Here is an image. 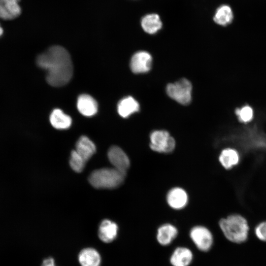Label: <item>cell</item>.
Segmentation results:
<instances>
[{
    "mask_svg": "<svg viewBox=\"0 0 266 266\" xmlns=\"http://www.w3.org/2000/svg\"><path fill=\"white\" fill-rule=\"evenodd\" d=\"M86 162L75 150L71 152L69 165L74 171L81 172L84 168Z\"/></svg>",
    "mask_w": 266,
    "mask_h": 266,
    "instance_id": "cell-23",
    "label": "cell"
},
{
    "mask_svg": "<svg viewBox=\"0 0 266 266\" xmlns=\"http://www.w3.org/2000/svg\"><path fill=\"white\" fill-rule=\"evenodd\" d=\"M140 106L138 101L131 96L122 99L119 102L117 110L119 114L123 118H127L139 110Z\"/></svg>",
    "mask_w": 266,
    "mask_h": 266,
    "instance_id": "cell-17",
    "label": "cell"
},
{
    "mask_svg": "<svg viewBox=\"0 0 266 266\" xmlns=\"http://www.w3.org/2000/svg\"><path fill=\"white\" fill-rule=\"evenodd\" d=\"M77 106L79 112L87 117L94 115L98 111V104L96 100L87 94H82L79 96Z\"/></svg>",
    "mask_w": 266,
    "mask_h": 266,
    "instance_id": "cell-16",
    "label": "cell"
},
{
    "mask_svg": "<svg viewBox=\"0 0 266 266\" xmlns=\"http://www.w3.org/2000/svg\"><path fill=\"white\" fill-rule=\"evenodd\" d=\"M118 226L117 224L110 220L104 219L100 223L98 235L99 239L104 243H110L117 237Z\"/></svg>",
    "mask_w": 266,
    "mask_h": 266,
    "instance_id": "cell-10",
    "label": "cell"
},
{
    "mask_svg": "<svg viewBox=\"0 0 266 266\" xmlns=\"http://www.w3.org/2000/svg\"><path fill=\"white\" fill-rule=\"evenodd\" d=\"M20 0H0V18L10 20L18 17L21 13Z\"/></svg>",
    "mask_w": 266,
    "mask_h": 266,
    "instance_id": "cell-11",
    "label": "cell"
},
{
    "mask_svg": "<svg viewBox=\"0 0 266 266\" xmlns=\"http://www.w3.org/2000/svg\"><path fill=\"white\" fill-rule=\"evenodd\" d=\"M75 150L87 162L96 152V147L92 141L83 135L77 140Z\"/></svg>",
    "mask_w": 266,
    "mask_h": 266,
    "instance_id": "cell-18",
    "label": "cell"
},
{
    "mask_svg": "<svg viewBox=\"0 0 266 266\" xmlns=\"http://www.w3.org/2000/svg\"><path fill=\"white\" fill-rule=\"evenodd\" d=\"M108 160L113 167L126 173L130 167V160L125 152L117 146H112L107 153Z\"/></svg>",
    "mask_w": 266,
    "mask_h": 266,
    "instance_id": "cell-8",
    "label": "cell"
},
{
    "mask_svg": "<svg viewBox=\"0 0 266 266\" xmlns=\"http://www.w3.org/2000/svg\"><path fill=\"white\" fill-rule=\"evenodd\" d=\"M38 66L47 71L46 81L54 87L67 84L73 74V66L69 54L64 47L53 46L39 55L36 59Z\"/></svg>",
    "mask_w": 266,
    "mask_h": 266,
    "instance_id": "cell-1",
    "label": "cell"
},
{
    "mask_svg": "<svg viewBox=\"0 0 266 266\" xmlns=\"http://www.w3.org/2000/svg\"><path fill=\"white\" fill-rule=\"evenodd\" d=\"M255 233L259 239L266 241V221L260 223L256 227Z\"/></svg>",
    "mask_w": 266,
    "mask_h": 266,
    "instance_id": "cell-24",
    "label": "cell"
},
{
    "mask_svg": "<svg viewBox=\"0 0 266 266\" xmlns=\"http://www.w3.org/2000/svg\"><path fill=\"white\" fill-rule=\"evenodd\" d=\"M50 121L52 126L57 129H66L71 124V119L60 109H55L51 113Z\"/></svg>",
    "mask_w": 266,
    "mask_h": 266,
    "instance_id": "cell-20",
    "label": "cell"
},
{
    "mask_svg": "<svg viewBox=\"0 0 266 266\" xmlns=\"http://www.w3.org/2000/svg\"><path fill=\"white\" fill-rule=\"evenodd\" d=\"M192 90V84L186 78H181L174 83H169L166 87L167 95L182 105H187L190 103Z\"/></svg>",
    "mask_w": 266,
    "mask_h": 266,
    "instance_id": "cell-4",
    "label": "cell"
},
{
    "mask_svg": "<svg viewBox=\"0 0 266 266\" xmlns=\"http://www.w3.org/2000/svg\"><path fill=\"white\" fill-rule=\"evenodd\" d=\"M240 152L234 147H228L220 152L218 161L226 170H231L238 166L241 161Z\"/></svg>",
    "mask_w": 266,
    "mask_h": 266,
    "instance_id": "cell-9",
    "label": "cell"
},
{
    "mask_svg": "<svg viewBox=\"0 0 266 266\" xmlns=\"http://www.w3.org/2000/svg\"><path fill=\"white\" fill-rule=\"evenodd\" d=\"M151 55L145 51L135 53L130 61V68L134 73H143L149 71L152 66Z\"/></svg>",
    "mask_w": 266,
    "mask_h": 266,
    "instance_id": "cell-7",
    "label": "cell"
},
{
    "mask_svg": "<svg viewBox=\"0 0 266 266\" xmlns=\"http://www.w3.org/2000/svg\"><path fill=\"white\" fill-rule=\"evenodd\" d=\"M193 254L187 247H177L172 252L170 263L172 266H189L192 262Z\"/></svg>",
    "mask_w": 266,
    "mask_h": 266,
    "instance_id": "cell-14",
    "label": "cell"
},
{
    "mask_svg": "<svg viewBox=\"0 0 266 266\" xmlns=\"http://www.w3.org/2000/svg\"><path fill=\"white\" fill-rule=\"evenodd\" d=\"M150 147L154 151L168 153L175 148V141L169 133L165 130H156L150 135Z\"/></svg>",
    "mask_w": 266,
    "mask_h": 266,
    "instance_id": "cell-5",
    "label": "cell"
},
{
    "mask_svg": "<svg viewBox=\"0 0 266 266\" xmlns=\"http://www.w3.org/2000/svg\"><path fill=\"white\" fill-rule=\"evenodd\" d=\"M220 228L225 237L234 243H242L247 238L249 225L242 215L234 213L220 220Z\"/></svg>",
    "mask_w": 266,
    "mask_h": 266,
    "instance_id": "cell-2",
    "label": "cell"
},
{
    "mask_svg": "<svg viewBox=\"0 0 266 266\" xmlns=\"http://www.w3.org/2000/svg\"><path fill=\"white\" fill-rule=\"evenodd\" d=\"M188 195L183 189L176 187L171 189L167 195L168 205L174 209H180L184 207L188 202Z\"/></svg>",
    "mask_w": 266,
    "mask_h": 266,
    "instance_id": "cell-13",
    "label": "cell"
},
{
    "mask_svg": "<svg viewBox=\"0 0 266 266\" xmlns=\"http://www.w3.org/2000/svg\"><path fill=\"white\" fill-rule=\"evenodd\" d=\"M78 261L81 266H100L101 258L97 249L93 247H86L78 253Z\"/></svg>",
    "mask_w": 266,
    "mask_h": 266,
    "instance_id": "cell-12",
    "label": "cell"
},
{
    "mask_svg": "<svg viewBox=\"0 0 266 266\" xmlns=\"http://www.w3.org/2000/svg\"><path fill=\"white\" fill-rule=\"evenodd\" d=\"M141 25L146 33L154 34L162 28V22L158 14L152 13L147 14L142 18Z\"/></svg>",
    "mask_w": 266,
    "mask_h": 266,
    "instance_id": "cell-19",
    "label": "cell"
},
{
    "mask_svg": "<svg viewBox=\"0 0 266 266\" xmlns=\"http://www.w3.org/2000/svg\"><path fill=\"white\" fill-rule=\"evenodd\" d=\"M233 19V14L230 6L223 5L216 10L213 17L214 22L221 26H227L230 24Z\"/></svg>",
    "mask_w": 266,
    "mask_h": 266,
    "instance_id": "cell-21",
    "label": "cell"
},
{
    "mask_svg": "<svg viewBox=\"0 0 266 266\" xmlns=\"http://www.w3.org/2000/svg\"><path fill=\"white\" fill-rule=\"evenodd\" d=\"M126 174L114 167L102 168L93 171L88 180L96 189H114L123 183Z\"/></svg>",
    "mask_w": 266,
    "mask_h": 266,
    "instance_id": "cell-3",
    "label": "cell"
},
{
    "mask_svg": "<svg viewBox=\"0 0 266 266\" xmlns=\"http://www.w3.org/2000/svg\"><path fill=\"white\" fill-rule=\"evenodd\" d=\"M190 237L197 248L202 252L209 251L213 243V237L209 229L203 226H196L190 232Z\"/></svg>",
    "mask_w": 266,
    "mask_h": 266,
    "instance_id": "cell-6",
    "label": "cell"
},
{
    "mask_svg": "<svg viewBox=\"0 0 266 266\" xmlns=\"http://www.w3.org/2000/svg\"><path fill=\"white\" fill-rule=\"evenodd\" d=\"M178 235V230L172 224H165L157 230L156 238L158 242L162 246L169 245Z\"/></svg>",
    "mask_w": 266,
    "mask_h": 266,
    "instance_id": "cell-15",
    "label": "cell"
},
{
    "mask_svg": "<svg viewBox=\"0 0 266 266\" xmlns=\"http://www.w3.org/2000/svg\"><path fill=\"white\" fill-rule=\"evenodd\" d=\"M3 33V29L0 25V36L2 35Z\"/></svg>",
    "mask_w": 266,
    "mask_h": 266,
    "instance_id": "cell-26",
    "label": "cell"
},
{
    "mask_svg": "<svg viewBox=\"0 0 266 266\" xmlns=\"http://www.w3.org/2000/svg\"><path fill=\"white\" fill-rule=\"evenodd\" d=\"M41 266H56L55 260L53 258L49 257L45 258L42 261Z\"/></svg>",
    "mask_w": 266,
    "mask_h": 266,
    "instance_id": "cell-25",
    "label": "cell"
},
{
    "mask_svg": "<svg viewBox=\"0 0 266 266\" xmlns=\"http://www.w3.org/2000/svg\"><path fill=\"white\" fill-rule=\"evenodd\" d=\"M234 112L238 121L244 124L251 122L254 119V110L248 104L236 108Z\"/></svg>",
    "mask_w": 266,
    "mask_h": 266,
    "instance_id": "cell-22",
    "label": "cell"
}]
</instances>
